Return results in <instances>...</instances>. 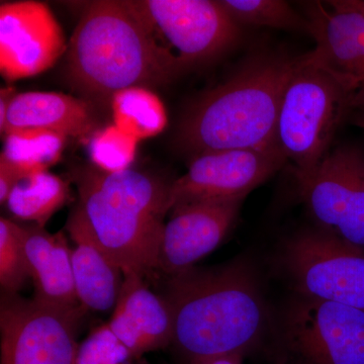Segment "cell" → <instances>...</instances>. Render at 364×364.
I'll return each mask as SVG.
<instances>
[{"label":"cell","mask_w":364,"mask_h":364,"mask_svg":"<svg viewBox=\"0 0 364 364\" xmlns=\"http://www.w3.org/2000/svg\"><path fill=\"white\" fill-rule=\"evenodd\" d=\"M166 287L172 344L189 360L247 354L267 331V305L255 270L245 258L221 267L188 268L168 277Z\"/></svg>","instance_id":"1"},{"label":"cell","mask_w":364,"mask_h":364,"mask_svg":"<svg viewBox=\"0 0 364 364\" xmlns=\"http://www.w3.org/2000/svg\"><path fill=\"white\" fill-rule=\"evenodd\" d=\"M301 56L260 52L203 93L182 117L177 143L191 158L220 151L268 149L289 79Z\"/></svg>","instance_id":"2"},{"label":"cell","mask_w":364,"mask_h":364,"mask_svg":"<svg viewBox=\"0 0 364 364\" xmlns=\"http://www.w3.org/2000/svg\"><path fill=\"white\" fill-rule=\"evenodd\" d=\"M76 90L100 102L119 91L168 85L181 75L160 56L126 0L90 2L67 48Z\"/></svg>","instance_id":"3"},{"label":"cell","mask_w":364,"mask_h":364,"mask_svg":"<svg viewBox=\"0 0 364 364\" xmlns=\"http://www.w3.org/2000/svg\"><path fill=\"white\" fill-rule=\"evenodd\" d=\"M79 203L100 246L126 273L158 269L172 182L134 169L90 166L76 176Z\"/></svg>","instance_id":"4"},{"label":"cell","mask_w":364,"mask_h":364,"mask_svg":"<svg viewBox=\"0 0 364 364\" xmlns=\"http://www.w3.org/2000/svg\"><path fill=\"white\" fill-rule=\"evenodd\" d=\"M352 95L315 65L308 54L289 79L277 117L275 143L293 165L296 182L308 178L330 152Z\"/></svg>","instance_id":"5"},{"label":"cell","mask_w":364,"mask_h":364,"mask_svg":"<svg viewBox=\"0 0 364 364\" xmlns=\"http://www.w3.org/2000/svg\"><path fill=\"white\" fill-rule=\"evenodd\" d=\"M151 42L179 74L240 42V26L213 0H126Z\"/></svg>","instance_id":"6"},{"label":"cell","mask_w":364,"mask_h":364,"mask_svg":"<svg viewBox=\"0 0 364 364\" xmlns=\"http://www.w3.org/2000/svg\"><path fill=\"white\" fill-rule=\"evenodd\" d=\"M277 263L296 294L364 311V248L306 229L282 242Z\"/></svg>","instance_id":"7"},{"label":"cell","mask_w":364,"mask_h":364,"mask_svg":"<svg viewBox=\"0 0 364 364\" xmlns=\"http://www.w3.org/2000/svg\"><path fill=\"white\" fill-rule=\"evenodd\" d=\"M287 364H364V311L294 294L279 324Z\"/></svg>","instance_id":"8"},{"label":"cell","mask_w":364,"mask_h":364,"mask_svg":"<svg viewBox=\"0 0 364 364\" xmlns=\"http://www.w3.org/2000/svg\"><path fill=\"white\" fill-rule=\"evenodd\" d=\"M82 306L60 309L18 294L0 301V364H74Z\"/></svg>","instance_id":"9"},{"label":"cell","mask_w":364,"mask_h":364,"mask_svg":"<svg viewBox=\"0 0 364 364\" xmlns=\"http://www.w3.org/2000/svg\"><path fill=\"white\" fill-rule=\"evenodd\" d=\"M299 191L318 228L364 248V152L354 146L330 151Z\"/></svg>","instance_id":"10"},{"label":"cell","mask_w":364,"mask_h":364,"mask_svg":"<svg viewBox=\"0 0 364 364\" xmlns=\"http://www.w3.org/2000/svg\"><path fill=\"white\" fill-rule=\"evenodd\" d=\"M279 148L220 151L191 158L171 183L170 212L188 203L243 198L286 164Z\"/></svg>","instance_id":"11"},{"label":"cell","mask_w":364,"mask_h":364,"mask_svg":"<svg viewBox=\"0 0 364 364\" xmlns=\"http://www.w3.org/2000/svg\"><path fill=\"white\" fill-rule=\"evenodd\" d=\"M65 35L47 4L2 2L0 72L9 81L33 77L51 68L67 52Z\"/></svg>","instance_id":"12"},{"label":"cell","mask_w":364,"mask_h":364,"mask_svg":"<svg viewBox=\"0 0 364 364\" xmlns=\"http://www.w3.org/2000/svg\"><path fill=\"white\" fill-rule=\"evenodd\" d=\"M243 198L179 205L165 224L158 269L167 277L195 267L224 240L240 210Z\"/></svg>","instance_id":"13"},{"label":"cell","mask_w":364,"mask_h":364,"mask_svg":"<svg viewBox=\"0 0 364 364\" xmlns=\"http://www.w3.org/2000/svg\"><path fill=\"white\" fill-rule=\"evenodd\" d=\"M306 4V18L316 41L306 53L351 95L364 88V16L328 1Z\"/></svg>","instance_id":"14"},{"label":"cell","mask_w":364,"mask_h":364,"mask_svg":"<svg viewBox=\"0 0 364 364\" xmlns=\"http://www.w3.org/2000/svg\"><path fill=\"white\" fill-rule=\"evenodd\" d=\"M143 279L136 273L124 274L121 294L107 323L136 358L164 348L173 340L168 303L151 291Z\"/></svg>","instance_id":"15"},{"label":"cell","mask_w":364,"mask_h":364,"mask_svg":"<svg viewBox=\"0 0 364 364\" xmlns=\"http://www.w3.org/2000/svg\"><path fill=\"white\" fill-rule=\"evenodd\" d=\"M66 228L74 243L72 267L79 303L95 312L114 310L124 284L123 270L100 246L79 205Z\"/></svg>","instance_id":"16"},{"label":"cell","mask_w":364,"mask_h":364,"mask_svg":"<svg viewBox=\"0 0 364 364\" xmlns=\"http://www.w3.org/2000/svg\"><path fill=\"white\" fill-rule=\"evenodd\" d=\"M23 249L35 299L60 309L80 306L72 267V249L63 233L38 225L23 227Z\"/></svg>","instance_id":"17"},{"label":"cell","mask_w":364,"mask_h":364,"mask_svg":"<svg viewBox=\"0 0 364 364\" xmlns=\"http://www.w3.org/2000/svg\"><path fill=\"white\" fill-rule=\"evenodd\" d=\"M95 117L85 100L64 93L28 91L11 100L1 134L43 130L85 136L95 133Z\"/></svg>","instance_id":"18"},{"label":"cell","mask_w":364,"mask_h":364,"mask_svg":"<svg viewBox=\"0 0 364 364\" xmlns=\"http://www.w3.org/2000/svg\"><path fill=\"white\" fill-rule=\"evenodd\" d=\"M68 183L48 171L33 172L21 177L6 205L9 212L23 221L45 227L68 200Z\"/></svg>","instance_id":"19"},{"label":"cell","mask_w":364,"mask_h":364,"mask_svg":"<svg viewBox=\"0 0 364 364\" xmlns=\"http://www.w3.org/2000/svg\"><path fill=\"white\" fill-rule=\"evenodd\" d=\"M111 105L114 124L138 141L159 135L166 127L164 105L149 88L119 91L112 97Z\"/></svg>","instance_id":"20"},{"label":"cell","mask_w":364,"mask_h":364,"mask_svg":"<svg viewBox=\"0 0 364 364\" xmlns=\"http://www.w3.org/2000/svg\"><path fill=\"white\" fill-rule=\"evenodd\" d=\"M66 138L50 131L13 132L4 135L0 157L26 174L48 171L61 158Z\"/></svg>","instance_id":"21"},{"label":"cell","mask_w":364,"mask_h":364,"mask_svg":"<svg viewBox=\"0 0 364 364\" xmlns=\"http://www.w3.org/2000/svg\"><path fill=\"white\" fill-rule=\"evenodd\" d=\"M219 2L239 26H269L311 35L308 20L284 0H220Z\"/></svg>","instance_id":"22"},{"label":"cell","mask_w":364,"mask_h":364,"mask_svg":"<svg viewBox=\"0 0 364 364\" xmlns=\"http://www.w3.org/2000/svg\"><path fill=\"white\" fill-rule=\"evenodd\" d=\"M28 279L23 227L2 217L0 219V284L4 293L18 294Z\"/></svg>","instance_id":"23"},{"label":"cell","mask_w":364,"mask_h":364,"mask_svg":"<svg viewBox=\"0 0 364 364\" xmlns=\"http://www.w3.org/2000/svg\"><path fill=\"white\" fill-rule=\"evenodd\" d=\"M90 141V154L93 164L107 172L130 169L136 157L139 141L116 124L97 132Z\"/></svg>","instance_id":"24"},{"label":"cell","mask_w":364,"mask_h":364,"mask_svg":"<svg viewBox=\"0 0 364 364\" xmlns=\"http://www.w3.org/2000/svg\"><path fill=\"white\" fill-rule=\"evenodd\" d=\"M135 356L107 324L95 328L76 350L74 364H133Z\"/></svg>","instance_id":"25"},{"label":"cell","mask_w":364,"mask_h":364,"mask_svg":"<svg viewBox=\"0 0 364 364\" xmlns=\"http://www.w3.org/2000/svg\"><path fill=\"white\" fill-rule=\"evenodd\" d=\"M26 176L23 172L6 161L4 158L0 157V203H6L7 198L11 195L18 181Z\"/></svg>","instance_id":"26"},{"label":"cell","mask_w":364,"mask_h":364,"mask_svg":"<svg viewBox=\"0 0 364 364\" xmlns=\"http://www.w3.org/2000/svg\"><path fill=\"white\" fill-rule=\"evenodd\" d=\"M246 354L239 353L225 354V355L207 356L189 360V364H243Z\"/></svg>","instance_id":"27"},{"label":"cell","mask_w":364,"mask_h":364,"mask_svg":"<svg viewBox=\"0 0 364 364\" xmlns=\"http://www.w3.org/2000/svg\"><path fill=\"white\" fill-rule=\"evenodd\" d=\"M13 90H1V97H0V132L4 131V124H6L7 112H9V105L14 97Z\"/></svg>","instance_id":"28"},{"label":"cell","mask_w":364,"mask_h":364,"mask_svg":"<svg viewBox=\"0 0 364 364\" xmlns=\"http://www.w3.org/2000/svg\"><path fill=\"white\" fill-rule=\"evenodd\" d=\"M332 2L336 6L358 11L364 16V0H334Z\"/></svg>","instance_id":"29"},{"label":"cell","mask_w":364,"mask_h":364,"mask_svg":"<svg viewBox=\"0 0 364 364\" xmlns=\"http://www.w3.org/2000/svg\"><path fill=\"white\" fill-rule=\"evenodd\" d=\"M349 107L351 111L355 109H363L364 107V88L363 90L358 91V92L352 95L350 100H349Z\"/></svg>","instance_id":"30"},{"label":"cell","mask_w":364,"mask_h":364,"mask_svg":"<svg viewBox=\"0 0 364 364\" xmlns=\"http://www.w3.org/2000/svg\"><path fill=\"white\" fill-rule=\"evenodd\" d=\"M352 123L364 132V107L355 109V114L352 117Z\"/></svg>","instance_id":"31"},{"label":"cell","mask_w":364,"mask_h":364,"mask_svg":"<svg viewBox=\"0 0 364 364\" xmlns=\"http://www.w3.org/2000/svg\"><path fill=\"white\" fill-rule=\"evenodd\" d=\"M275 364H287V363L286 358H284V356L279 355Z\"/></svg>","instance_id":"32"}]
</instances>
